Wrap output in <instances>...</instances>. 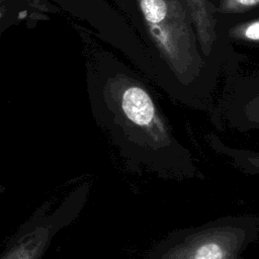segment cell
<instances>
[{"instance_id": "obj_6", "label": "cell", "mask_w": 259, "mask_h": 259, "mask_svg": "<svg viewBox=\"0 0 259 259\" xmlns=\"http://www.w3.org/2000/svg\"><path fill=\"white\" fill-rule=\"evenodd\" d=\"M45 241L46 234L44 232L34 233V235L29 238V240L21 244L20 248L14 250L13 254L10 255L7 259H34Z\"/></svg>"}, {"instance_id": "obj_5", "label": "cell", "mask_w": 259, "mask_h": 259, "mask_svg": "<svg viewBox=\"0 0 259 259\" xmlns=\"http://www.w3.org/2000/svg\"><path fill=\"white\" fill-rule=\"evenodd\" d=\"M229 36L237 41L259 44V18L232 26L229 29Z\"/></svg>"}, {"instance_id": "obj_7", "label": "cell", "mask_w": 259, "mask_h": 259, "mask_svg": "<svg viewBox=\"0 0 259 259\" xmlns=\"http://www.w3.org/2000/svg\"><path fill=\"white\" fill-rule=\"evenodd\" d=\"M259 7V0H219L217 12L222 14H237Z\"/></svg>"}, {"instance_id": "obj_4", "label": "cell", "mask_w": 259, "mask_h": 259, "mask_svg": "<svg viewBox=\"0 0 259 259\" xmlns=\"http://www.w3.org/2000/svg\"><path fill=\"white\" fill-rule=\"evenodd\" d=\"M205 141L214 153L224 157L238 171L247 175H259V150L232 147L214 133H208Z\"/></svg>"}, {"instance_id": "obj_1", "label": "cell", "mask_w": 259, "mask_h": 259, "mask_svg": "<svg viewBox=\"0 0 259 259\" xmlns=\"http://www.w3.org/2000/svg\"><path fill=\"white\" fill-rule=\"evenodd\" d=\"M149 35L178 83L192 92L204 62L183 0H137ZM192 104L194 107L193 96Z\"/></svg>"}, {"instance_id": "obj_2", "label": "cell", "mask_w": 259, "mask_h": 259, "mask_svg": "<svg viewBox=\"0 0 259 259\" xmlns=\"http://www.w3.org/2000/svg\"><path fill=\"white\" fill-rule=\"evenodd\" d=\"M258 239V215H223L173 232L152 259H245V251Z\"/></svg>"}, {"instance_id": "obj_3", "label": "cell", "mask_w": 259, "mask_h": 259, "mask_svg": "<svg viewBox=\"0 0 259 259\" xmlns=\"http://www.w3.org/2000/svg\"><path fill=\"white\" fill-rule=\"evenodd\" d=\"M191 16L199 50L203 57H208L217 40V7L210 0H183Z\"/></svg>"}]
</instances>
